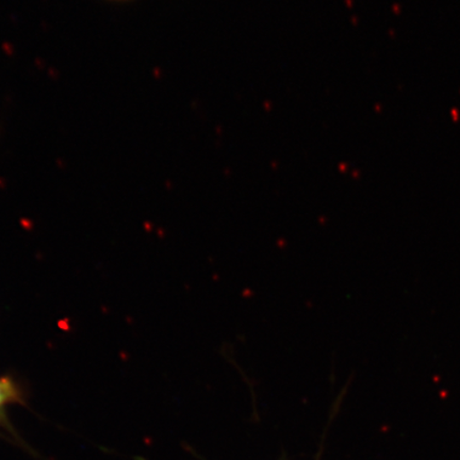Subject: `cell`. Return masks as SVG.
Listing matches in <instances>:
<instances>
[{
    "instance_id": "1",
    "label": "cell",
    "mask_w": 460,
    "mask_h": 460,
    "mask_svg": "<svg viewBox=\"0 0 460 460\" xmlns=\"http://www.w3.org/2000/svg\"><path fill=\"white\" fill-rule=\"evenodd\" d=\"M20 400L19 393L7 378H0V412L4 407Z\"/></svg>"
},
{
    "instance_id": "2",
    "label": "cell",
    "mask_w": 460,
    "mask_h": 460,
    "mask_svg": "<svg viewBox=\"0 0 460 460\" xmlns=\"http://www.w3.org/2000/svg\"><path fill=\"white\" fill-rule=\"evenodd\" d=\"M107 2H111V3H126V2H130V0H107Z\"/></svg>"
}]
</instances>
